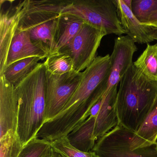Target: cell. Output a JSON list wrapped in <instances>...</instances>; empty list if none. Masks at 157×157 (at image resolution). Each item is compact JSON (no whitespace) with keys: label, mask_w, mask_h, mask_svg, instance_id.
<instances>
[{"label":"cell","mask_w":157,"mask_h":157,"mask_svg":"<svg viewBox=\"0 0 157 157\" xmlns=\"http://www.w3.org/2000/svg\"><path fill=\"white\" fill-rule=\"evenodd\" d=\"M146 25L157 27V12L155 13L151 16L148 22Z\"/></svg>","instance_id":"484cf974"},{"label":"cell","mask_w":157,"mask_h":157,"mask_svg":"<svg viewBox=\"0 0 157 157\" xmlns=\"http://www.w3.org/2000/svg\"><path fill=\"white\" fill-rule=\"evenodd\" d=\"M59 17L26 30L29 32L32 42L47 51L49 54L57 52L56 35Z\"/></svg>","instance_id":"2e32d148"},{"label":"cell","mask_w":157,"mask_h":157,"mask_svg":"<svg viewBox=\"0 0 157 157\" xmlns=\"http://www.w3.org/2000/svg\"><path fill=\"white\" fill-rule=\"evenodd\" d=\"M44 157H54V151H53V149L51 148V149L50 150L49 152L47 154L46 156H45Z\"/></svg>","instance_id":"f546056e"},{"label":"cell","mask_w":157,"mask_h":157,"mask_svg":"<svg viewBox=\"0 0 157 157\" xmlns=\"http://www.w3.org/2000/svg\"><path fill=\"white\" fill-rule=\"evenodd\" d=\"M51 148L50 141L35 137L23 146L18 157H44Z\"/></svg>","instance_id":"603a6c76"},{"label":"cell","mask_w":157,"mask_h":157,"mask_svg":"<svg viewBox=\"0 0 157 157\" xmlns=\"http://www.w3.org/2000/svg\"><path fill=\"white\" fill-rule=\"evenodd\" d=\"M23 147L17 132L10 130L0 137V157H18Z\"/></svg>","instance_id":"7402d4cb"},{"label":"cell","mask_w":157,"mask_h":157,"mask_svg":"<svg viewBox=\"0 0 157 157\" xmlns=\"http://www.w3.org/2000/svg\"><path fill=\"white\" fill-rule=\"evenodd\" d=\"M131 10L141 24H147L151 16L157 12V0H132Z\"/></svg>","instance_id":"cb8c5ba5"},{"label":"cell","mask_w":157,"mask_h":157,"mask_svg":"<svg viewBox=\"0 0 157 157\" xmlns=\"http://www.w3.org/2000/svg\"><path fill=\"white\" fill-rule=\"evenodd\" d=\"M95 120V117H89L67 135L72 146L84 152L92 151L97 140L94 136Z\"/></svg>","instance_id":"e0dca14e"},{"label":"cell","mask_w":157,"mask_h":157,"mask_svg":"<svg viewBox=\"0 0 157 157\" xmlns=\"http://www.w3.org/2000/svg\"><path fill=\"white\" fill-rule=\"evenodd\" d=\"M13 1H1L0 13V76L7 66L10 47L18 29L19 23L18 3Z\"/></svg>","instance_id":"30bf717a"},{"label":"cell","mask_w":157,"mask_h":157,"mask_svg":"<svg viewBox=\"0 0 157 157\" xmlns=\"http://www.w3.org/2000/svg\"><path fill=\"white\" fill-rule=\"evenodd\" d=\"M53 151H54V155L55 157H67V156L61 154V153H59V152L55 151L53 150Z\"/></svg>","instance_id":"f1b7e54d"},{"label":"cell","mask_w":157,"mask_h":157,"mask_svg":"<svg viewBox=\"0 0 157 157\" xmlns=\"http://www.w3.org/2000/svg\"><path fill=\"white\" fill-rule=\"evenodd\" d=\"M111 68L109 54L99 56L83 71L79 84L62 111L44 123L36 137L50 142L67 135L89 117L88 112L106 91Z\"/></svg>","instance_id":"6da1fadb"},{"label":"cell","mask_w":157,"mask_h":157,"mask_svg":"<svg viewBox=\"0 0 157 157\" xmlns=\"http://www.w3.org/2000/svg\"><path fill=\"white\" fill-rule=\"evenodd\" d=\"M85 22L80 18L68 14H60L56 35L57 52L67 47L81 31Z\"/></svg>","instance_id":"ac0fdd59"},{"label":"cell","mask_w":157,"mask_h":157,"mask_svg":"<svg viewBox=\"0 0 157 157\" xmlns=\"http://www.w3.org/2000/svg\"><path fill=\"white\" fill-rule=\"evenodd\" d=\"M66 0L31 1L19 2V23L18 28L27 30L36 25L61 14Z\"/></svg>","instance_id":"ba28073f"},{"label":"cell","mask_w":157,"mask_h":157,"mask_svg":"<svg viewBox=\"0 0 157 157\" xmlns=\"http://www.w3.org/2000/svg\"><path fill=\"white\" fill-rule=\"evenodd\" d=\"M150 26L151 27V34L153 39L157 41V27H154L151 25Z\"/></svg>","instance_id":"4316f807"},{"label":"cell","mask_w":157,"mask_h":157,"mask_svg":"<svg viewBox=\"0 0 157 157\" xmlns=\"http://www.w3.org/2000/svg\"><path fill=\"white\" fill-rule=\"evenodd\" d=\"M117 87L115 86L105 92L88 112L89 117L96 118L94 136L96 140L117 125Z\"/></svg>","instance_id":"8fae6325"},{"label":"cell","mask_w":157,"mask_h":157,"mask_svg":"<svg viewBox=\"0 0 157 157\" xmlns=\"http://www.w3.org/2000/svg\"><path fill=\"white\" fill-rule=\"evenodd\" d=\"M53 150L67 157H98L93 151L84 152L75 148L70 143L67 136L51 142Z\"/></svg>","instance_id":"d4e9b609"},{"label":"cell","mask_w":157,"mask_h":157,"mask_svg":"<svg viewBox=\"0 0 157 157\" xmlns=\"http://www.w3.org/2000/svg\"><path fill=\"white\" fill-rule=\"evenodd\" d=\"M157 96L147 117L135 133L131 143L132 150L157 144Z\"/></svg>","instance_id":"9a60e30c"},{"label":"cell","mask_w":157,"mask_h":157,"mask_svg":"<svg viewBox=\"0 0 157 157\" xmlns=\"http://www.w3.org/2000/svg\"><path fill=\"white\" fill-rule=\"evenodd\" d=\"M137 50L135 42L127 35L120 36L115 39L113 50L110 56L111 68L106 82L105 92L117 86L133 65V56Z\"/></svg>","instance_id":"9c48e42d"},{"label":"cell","mask_w":157,"mask_h":157,"mask_svg":"<svg viewBox=\"0 0 157 157\" xmlns=\"http://www.w3.org/2000/svg\"><path fill=\"white\" fill-rule=\"evenodd\" d=\"M40 60H42L40 58L31 57L18 60L8 66L2 75L9 82L16 87L35 69Z\"/></svg>","instance_id":"d6986e66"},{"label":"cell","mask_w":157,"mask_h":157,"mask_svg":"<svg viewBox=\"0 0 157 157\" xmlns=\"http://www.w3.org/2000/svg\"><path fill=\"white\" fill-rule=\"evenodd\" d=\"M123 1L124 2L125 4L129 8L132 9V0H123Z\"/></svg>","instance_id":"83f0119b"},{"label":"cell","mask_w":157,"mask_h":157,"mask_svg":"<svg viewBox=\"0 0 157 157\" xmlns=\"http://www.w3.org/2000/svg\"><path fill=\"white\" fill-rule=\"evenodd\" d=\"M15 90L19 105L17 133L24 146L36 137L45 122L46 70L44 63H39Z\"/></svg>","instance_id":"3957f363"},{"label":"cell","mask_w":157,"mask_h":157,"mask_svg":"<svg viewBox=\"0 0 157 157\" xmlns=\"http://www.w3.org/2000/svg\"><path fill=\"white\" fill-rule=\"evenodd\" d=\"M44 64L47 72L52 75L60 76L74 71L72 58L63 52L49 54Z\"/></svg>","instance_id":"44dd1931"},{"label":"cell","mask_w":157,"mask_h":157,"mask_svg":"<svg viewBox=\"0 0 157 157\" xmlns=\"http://www.w3.org/2000/svg\"><path fill=\"white\" fill-rule=\"evenodd\" d=\"M157 96V81L142 74L134 64L120 82L117 93V124L136 133Z\"/></svg>","instance_id":"7a4b0ae2"},{"label":"cell","mask_w":157,"mask_h":157,"mask_svg":"<svg viewBox=\"0 0 157 157\" xmlns=\"http://www.w3.org/2000/svg\"><path fill=\"white\" fill-rule=\"evenodd\" d=\"M106 33L85 23L69 44L59 52L69 55L73 62L74 71L82 72L93 62L97 50Z\"/></svg>","instance_id":"8992f818"},{"label":"cell","mask_w":157,"mask_h":157,"mask_svg":"<svg viewBox=\"0 0 157 157\" xmlns=\"http://www.w3.org/2000/svg\"><path fill=\"white\" fill-rule=\"evenodd\" d=\"M117 16L125 34L135 43L142 44L154 41L151 34V27L141 24L123 0H114Z\"/></svg>","instance_id":"4fadbf2b"},{"label":"cell","mask_w":157,"mask_h":157,"mask_svg":"<svg viewBox=\"0 0 157 157\" xmlns=\"http://www.w3.org/2000/svg\"><path fill=\"white\" fill-rule=\"evenodd\" d=\"M82 75V72L73 71L57 76L46 71L45 122L62 111L79 84Z\"/></svg>","instance_id":"52a82bcc"},{"label":"cell","mask_w":157,"mask_h":157,"mask_svg":"<svg viewBox=\"0 0 157 157\" xmlns=\"http://www.w3.org/2000/svg\"><path fill=\"white\" fill-rule=\"evenodd\" d=\"M48 55L47 51L32 42L28 31L18 28L10 47L6 68L21 59L37 57L43 60Z\"/></svg>","instance_id":"5bb4252c"},{"label":"cell","mask_w":157,"mask_h":157,"mask_svg":"<svg viewBox=\"0 0 157 157\" xmlns=\"http://www.w3.org/2000/svg\"><path fill=\"white\" fill-rule=\"evenodd\" d=\"M133 64L147 78L157 81V44H147L145 50Z\"/></svg>","instance_id":"ffe728a7"},{"label":"cell","mask_w":157,"mask_h":157,"mask_svg":"<svg viewBox=\"0 0 157 157\" xmlns=\"http://www.w3.org/2000/svg\"><path fill=\"white\" fill-rule=\"evenodd\" d=\"M135 132L117 125L99 137L92 151L98 157H157V143L132 150Z\"/></svg>","instance_id":"5b68a950"},{"label":"cell","mask_w":157,"mask_h":157,"mask_svg":"<svg viewBox=\"0 0 157 157\" xmlns=\"http://www.w3.org/2000/svg\"><path fill=\"white\" fill-rule=\"evenodd\" d=\"M62 14L77 16L85 23L104 31L106 35L120 36L125 34L114 0H66Z\"/></svg>","instance_id":"277c9868"},{"label":"cell","mask_w":157,"mask_h":157,"mask_svg":"<svg viewBox=\"0 0 157 157\" xmlns=\"http://www.w3.org/2000/svg\"><path fill=\"white\" fill-rule=\"evenodd\" d=\"M18 98L15 87L0 76V137L10 130L17 132L18 125Z\"/></svg>","instance_id":"7c38bea8"}]
</instances>
